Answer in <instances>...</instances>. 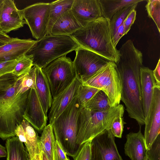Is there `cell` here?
Segmentation results:
<instances>
[{
	"mask_svg": "<svg viewBox=\"0 0 160 160\" xmlns=\"http://www.w3.org/2000/svg\"><path fill=\"white\" fill-rule=\"evenodd\" d=\"M118 50L120 55L116 64L121 86V100L125 105L129 116L141 126L145 124L140 82L142 54L131 39Z\"/></svg>",
	"mask_w": 160,
	"mask_h": 160,
	"instance_id": "1",
	"label": "cell"
},
{
	"mask_svg": "<svg viewBox=\"0 0 160 160\" xmlns=\"http://www.w3.org/2000/svg\"><path fill=\"white\" fill-rule=\"evenodd\" d=\"M109 22L102 17L88 22L71 36L80 46L116 63L120 54L113 45Z\"/></svg>",
	"mask_w": 160,
	"mask_h": 160,
	"instance_id": "2",
	"label": "cell"
},
{
	"mask_svg": "<svg viewBox=\"0 0 160 160\" xmlns=\"http://www.w3.org/2000/svg\"><path fill=\"white\" fill-rule=\"evenodd\" d=\"M17 86L16 80L8 89L0 92V138L3 140L15 136L16 127L23 119L29 90L16 93Z\"/></svg>",
	"mask_w": 160,
	"mask_h": 160,
	"instance_id": "3",
	"label": "cell"
},
{
	"mask_svg": "<svg viewBox=\"0 0 160 160\" xmlns=\"http://www.w3.org/2000/svg\"><path fill=\"white\" fill-rule=\"evenodd\" d=\"M124 110L123 105L120 104L101 112L93 111L82 107L78 118L77 143L82 145L105 131L109 130L113 120L123 115Z\"/></svg>",
	"mask_w": 160,
	"mask_h": 160,
	"instance_id": "4",
	"label": "cell"
},
{
	"mask_svg": "<svg viewBox=\"0 0 160 160\" xmlns=\"http://www.w3.org/2000/svg\"><path fill=\"white\" fill-rule=\"evenodd\" d=\"M79 45L70 35H47L37 40L27 53L31 57L34 66L42 69L60 57L75 51Z\"/></svg>",
	"mask_w": 160,
	"mask_h": 160,
	"instance_id": "5",
	"label": "cell"
},
{
	"mask_svg": "<svg viewBox=\"0 0 160 160\" xmlns=\"http://www.w3.org/2000/svg\"><path fill=\"white\" fill-rule=\"evenodd\" d=\"M82 107L76 97L52 124L56 139L67 155L73 159L82 145L76 142L78 118Z\"/></svg>",
	"mask_w": 160,
	"mask_h": 160,
	"instance_id": "6",
	"label": "cell"
},
{
	"mask_svg": "<svg viewBox=\"0 0 160 160\" xmlns=\"http://www.w3.org/2000/svg\"><path fill=\"white\" fill-rule=\"evenodd\" d=\"M82 84L103 91L108 98L110 107L120 104L121 86L114 62L110 61Z\"/></svg>",
	"mask_w": 160,
	"mask_h": 160,
	"instance_id": "7",
	"label": "cell"
},
{
	"mask_svg": "<svg viewBox=\"0 0 160 160\" xmlns=\"http://www.w3.org/2000/svg\"><path fill=\"white\" fill-rule=\"evenodd\" d=\"M42 69L48 81L52 99L66 88L76 78L73 61L66 55L54 60Z\"/></svg>",
	"mask_w": 160,
	"mask_h": 160,
	"instance_id": "8",
	"label": "cell"
},
{
	"mask_svg": "<svg viewBox=\"0 0 160 160\" xmlns=\"http://www.w3.org/2000/svg\"><path fill=\"white\" fill-rule=\"evenodd\" d=\"M50 3L38 2L21 10L25 23L36 40L48 35Z\"/></svg>",
	"mask_w": 160,
	"mask_h": 160,
	"instance_id": "9",
	"label": "cell"
},
{
	"mask_svg": "<svg viewBox=\"0 0 160 160\" xmlns=\"http://www.w3.org/2000/svg\"><path fill=\"white\" fill-rule=\"evenodd\" d=\"M75 51L73 66L76 78L81 84L110 61L80 46Z\"/></svg>",
	"mask_w": 160,
	"mask_h": 160,
	"instance_id": "10",
	"label": "cell"
},
{
	"mask_svg": "<svg viewBox=\"0 0 160 160\" xmlns=\"http://www.w3.org/2000/svg\"><path fill=\"white\" fill-rule=\"evenodd\" d=\"M90 160H123L110 130L105 131L91 140Z\"/></svg>",
	"mask_w": 160,
	"mask_h": 160,
	"instance_id": "11",
	"label": "cell"
},
{
	"mask_svg": "<svg viewBox=\"0 0 160 160\" xmlns=\"http://www.w3.org/2000/svg\"><path fill=\"white\" fill-rule=\"evenodd\" d=\"M160 85L154 88L148 120L145 124L143 135L146 150L160 134Z\"/></svg>",
	"mask_w": 160,
	"mask_h": 160,
	"instance_id": "12",
	"label": "cell"
},
{
	"mask_svg": "<svg viewBox=\"0 0 160 160\" xmlns=\"http://www.w3.org/2000/svg\"><path fill=\"white\" fill-rule=\"evenodd\" d=\"M35 88L29 90L26 107L23 117L36 131L40 133L47 125L48 117L44 112Z\"/></svg>",
	"mask_w": 160,
	"mask_h": 160,
	"instance_id": "13",
	"label": "cell"
},
{
	"mask_svg": "<svg viewBox=\"0 0 160 160\" xmlns=\"http://www.w3.org/2000/svg\"><path fill=\"white\" fill-rule=\"evenodd\" d=\"M25 23L21 10L14 1L3 0L0 17V30L7 34L23 27Z\"/></svg>",
	"mask_w": 160,
	"mask_h": 160,
	"instance_id": "14",
	"label": "cell"
},
{
	"mask_svg": "<svg viewBox=\"0 0 160 160\" xmlns=\"http://www.w3.org/2000/svg\"><path fill=\"white\" fill-rule=\"evenodd\" d=\"M81 84L76 78L66 88L52 99L48 114L50 124L52 125L73 99L77 97Z\"/></svg>",
	"mask_w": 160,
	"mask_h": 160,
	"instance_id": "15",
	"label": "cell"
},
{
	"mask_svg": "<svg viewBox=\"0 0 160 160\" xmlns=\"http://www.w3.org/2000/svg\"><path fill=\"white\" fill-rule=\"evenodd\" d=\"M71 10L82 27L102 17L99 0H74Z\"/></svg>",
	"mask_w": 160,
	"mask_h": 160,
	"instance_id": "16",
	"label": "cell"
},
{
	"mask_svg": "<svg viewBox=\"0 0 160 160\" xmlns=\"http://www.w3.org/2000/svg\"><path fill=\"white\" fill-rule=\"evenodd\" d=\"M36 41L12 38L10 41L0 46V62L18 59L26 54Z\"/></svg>",
	"mask_w": 160,
	"mask_h": 160,
	"instance_id": "17",
	"label": "cell"
},
{
	"mask_svg": "<svg viewBox=\"0 0 160 160\" xmlns=\"http://www.w3.org/2000/svg\"><path fill=\"white\" fill-rule=\"evenodd\" d=\"M140 82L143 109L145 123L148 118L154 88L156 85L153 71L142 66L140 68Z\"/></svg>",
	"mask_w": 160,
	"mask_h": 160,
	"instance_id": "18",
	"label": "cell"
},
{
	"mask_svg": "<svg viewBox=\"0 0 160 160\" xmlns=\"http://www.w3.org/2000/svg\"><path fill=\"white\" fill-rule=\"evenodd\" d=\"M124 152L131 160H147L146 149L143 135L140 126L137 132H131L126 136Z\"/></svg>",
	"mask_w": 160,
	"mask_h": 160,
	"instance_id": "19",
	"label": "cell"
},
{
	"mask_svg": "<svg viewBox=\"0 0 160 160\" xmlns=\"http://www.w3.org/2000/svg\"><path fill=\"white\" fill-rule=\"evenodd\" d=\"M21 123L25 133L22 142L25 144L30 160H43V152L37 132L26 120L23 119Z\"/></svg>",
	"mask_w": 160,
	"mask_h": 160,
	"instance_id": "20",
	"label": "cell"
},
{
	"mask_svg": "<svg viewBox=\"0 0 160 160\" xmlns=\"http://www.w3.org/2000/svg\"><path fill=\"white\" fill-rule=\"evenodd\" d=\"M36 67L35 89L45 114L51 107L52 97L48 79L42 69Z\"/></svg>",
	"mask_w": 160,
	"mask_h": 160,
	"instance_id": "21",
	"label": "cell"
},
{
	"mask_svg": "<svg viewBox=\"0 0 160 160\" xmlns=\"http://www.w3.org/2000/svg\"><path fill=\"white\" fill-rule=\"evenodd\" d=\"M82 27L71 9L62 14L57 20L49 35H71Z\"/></svg>",
	"mask_w": 160,
	"mask_h": 160,
	"instance_id": "22",
	"label": "cell"
},
{
	"mask_svg": "<svg viewBox=\"0 0 160 160\" xmlns=\"http://www.w3.org/2000/svg\"><path fill=\"white\" fill-rule=\"evenodd\" d=\"M5 148L7 160H30L26 148L18 137L15 136L7 139Z\"/></svg>",
	"mask_w": 160,
	"mask_h": 160,
	"instance_id": "23",
	"label": "cell"
},
{
	"mask_svg": "<svg viewBox=\"0 0 160 160\" xmlns=\"http://www.w3.org/2000/svg\"><path fill=\"white\" fill-rule=\"evenodd\" d=\"M102 16L109 20L120 9L127 6L142 2V0H99Z\"/></svg>",
	"mask_w": 160,
	"mask_h": 160,
	"instance_id": "24",
	"label": "cell"
},
{
	"mask_svg": "<svg viewBox=\"0 0 160 160\" xmlns=\"http://www.w3.org/2000/svg\"><path fill=\"white\" fill-rule=\"evenodd\" d=\"M74 0H58L50 2L48 26V35L57 20L63 13L71 9Z\"/></svg>",
	"mask_w": 160,
	"mask_h": 160,
	"instance_id": "25",
	"label": "cell"
},
{
	"mask_svg": "<svg viewBox=\"0 0 160 160\" xmlns=\"http://www.w3.org/2000/svg\"><path fill=\"white\" fill-rule=\"evenodd\" d=\"M55 139L52 125L49 123L44 128L40 137L43 154L48 160H54L53 149Z\"/></svg>",
	"mask_w": 160,
	"mask_h": 160,
	"instance_id": "26",
	"label": "cell"
},
{
	"mask_svg": "<svg viewBox=\"0 0 160 160\" xmlns=\"http://www.w3.org/2000/svg\"><path fill=\"white\" fill-rule=\"evenodd\" d=\"M36 67L34 66L27 73L18 77L16 93L22 94L36 87Z\"/></svg>",
	"mask_w": 160,
	"mask_h": 160,
	"instance_id": "27",
	"label": "cell"
},
{
	"mask_svg": "<svg viewBox=\"0 0 160 160\" xmlns=\"http://www.w3.org/2000/svg\"><path fill=\"white\" fill-rule=\"evenodd\" d=\"M84 107L95 112L104 111L110 107L107 95L101 90L98 92Z\"/></svg>",
	"mask_w": 160,
	"mask_h": 160,
	"instance_id": "28",
	"label": "cell"
},
{
	"mask_svg": "<svg viewBox=\"0 0 160 160\" xmlns=\"http://www.w3.org/2000/svg\"><path fill=\"white\" fill-rule=\"evenodd\" d=\"M138 4H135L124 7L116 12L110 21V27L112 39L114 36L118 27L123 23L128 15L134 9H135Z\"/></svg>",
	"mask_w": 160,
	"mask_h": 160,
	"instance_id": "29",
	"label": "cell"
},
{
	"mask_svg": "<svg viewBox=\"0 0 160 160\" xmlns=\"http://www.w3.org/2000/svg\"><path fill=\"white\" fill-rule=\"evenodd\" d=\"M33 66L31 57L24 55L18 59L17 64L12 73L18 77L27 73Z\"/></svg>",
	"mask_w": 160,
	"mask_h": 160,
	"instance_id": "30",
	"label": "cell"
},
{
	"mask_svg": "<svg viewBox=\"0 0 160 160\" xmlns=\"http://www.w3.org/2000/svg\"><path fill=\"white\" fill-rule=\"evenodd\" d=\"M146 8L148 16L155 23L159 32H160V1L148 0Z\"/></svg>",
	"mask_w": 160,
	"mask_h": 160,
	"instance_id": "31",
	"label": "cell"
},
{
	"mask_svg": "<svg viewBox=\"0 0 160 160\" xmlns=\"http://www.w3.org/2000/svg\"><path fill=\"white\" fill-rule=\"evenodd\" d=\"M100 90L81 84L77 96L80 104L83 107Z\"/></svg>",
	"mask_w": 160,
	"mask_h": 160,
	"instance_id": "32",
	"label": "cell"
},
{
	"mask_svg": "<svg viewBox=\"0 0 160 160\" xmlns=\"http://www.w3.org/2000/svg\"><path fill=\"white\" fill-rule=\"evenodd\" d=\"M123 115L117 117L113 121L110 130L114 137L121 138L123 132L124 125L126 123L124 122Z\"/></svg>",
	"mask_w": 160,
	"mask_h": 160,
	"instance_id": "33",
	"label": "cell"
},
{
	"mask_svg": "<svg viewBox=\"0 0 160 160\" xmlns=\"http://www.w3.org/2000/svg\"><path fill=\"white\" fill-rule=\"evenodd\" d=\"M148 160H160V134L152 144L149 149L146 151Z\"/></svg>",
	"mask_w": 160,
	"mask_h": 160,
	"instance_id": "34",
	"label": "cell"
},
{
	"mask_svg": "<svg viewBox=\"0 0 160 160\" xmlns=\"http://www.w3.org/2000/svg\"><path fill=\"white\" fill-rule=\"evenodd\" d=\"M18 78L11 73L0 76V92L11 87L15 82Z\"/></svg>",
	"mask_w": 160,
	"mask_h": 160,
	"instance_id": "35",
	"label": "cell"
},
{
	"mask_svg": "<svg viewBox=\"0 0 160 160\" xmlns=\"http://www.w3.org/2000/svg\"><path fill=\"white\" fill-rule=\"evenodd\" d=\"M91 141L83 144L74 160H90Z\"/></svg>",
	"mask_w": 160,
	"mask_h": 160,
	"instance_id": "36",
	"label": "cell"
},
{
	"mask_svg": "<svg viewBox=\"0 0 160 160\" xmlns=\"http://www.w3.org/2000/svg\"><path fill=\"white\" fill-rule=\"evenodd\" d=\"M18 59L0 62V76L12 73L17 64Z\"/></svg>",
	"mask_w": 160,
	"mask_h": 160,
	"instance_id": "37",
	"label": "cell"
},
{
	"mask_svg": "<svg viewBox=\"0 0 160 160\" xmlns=\"http://www.w3.org/2000/svg\"><path fill=\"white\" fill-rule=\"evenodd\" d=\"M53 154L54 160H70L67 157L66 153L56 139L54 144Z\"/></svg>",
	"mask_w": 160,
	"mask_h": 160,
	"instance_id": "38",
	"label": "cell"
},
{
	"mask_svg": "<svg viewBox=\"0 0 160 160\" xmlns=\"http://www.w3.org/2000/svg\"><path fill=\"white\" fill-rule=\"evenodd\" d=\"M136 11L133 10L128 15L123 21L124 28V35H126L129 31L136 18Z\"/></svg>",
	"mask_w": 160,
	"mask_h": 160,
	"instance_id": "39",
	"label": "cell"
},
{
	"mask_svg": "<svg viewBox=\"0 0 160 160\" xmlns=\"http://www.w3.org/2000/svg\"><path fill=\"white\" fill-rule=\"evenodd\" d=\"M124 25L123 23L118 28L114 36L112 39V43L114 47H116L118 42L124 36Z\"/></svg>",
	"mask_w": 160,
	"mask_h": 160,
	"instance_id": "40",
	"label": "cell"
},
{
	"mask_svg": "<svg viewBox=\"0 0 160 160\" xmlns=\"http://www.w3.org/2000/svg\"><path fill=\"white\" fill-rule=\"evenodd\" d=\"M154 77L155 79L156 84L160 85V59H159L157 66L153 71Z\"/></svg>",
	"mask_w": 160,
	"mask_h": 160,
	"instance_id": "41",
	"label": "cell"
},
{
	"mask_svg": "<svg viewBox=\"0 0 160 160\" xmlns=\"http://www.w3.org/2000/svg\"><path fill=\"white\" fill-rule=\"evenodd\" d=\"M12 39L8 36L7 34H6L0 30V40L6 42L10 41Z\"/></svg>",
	"mask_w": 160,
	"mask_h": 160,
	"instance_id": "42",
	"label": "cell"
},
{
	"mask_svg": "<svg viewBox=\"0 0 160 160\" xmlns=\"http://www.w3.org/2000/svg\"><path fill=\"white\" fill-rule=\"evenodd\" d=\"M7 151L5 147L0 144V158L7 157Z\"/></svg>",
	"mask_w": 160,
	"mask_h": 160,
	"instance_id": "43",
	"label": "cell"
},
{
	"mask_svg": "<svg viewBox=\"0 0 160 160\" xmlns=\"http://www.w3.org/2000/svg\"><path fill=\"white\" fill-rule=\"evenodd\" d=\"M3 1V0H0V17L2 8Z\"/></svg>",
	"mask_w": 160,
	"mask_h": 160,
	"instance_id": "44",
	"label": "cell"
},
{
	"mask_svg": "<svg viewBox=\"0 0 160 160\" xmlns=\"http://www.w3.org/2000/svg\"><path fill=\"white\" fill-rule=\"evenodd\" d=\"M7 42L0 40V46L4 44Z\"/></svg>",
	"mask_w": 160,
	"mask_h": 160,
	"instance_id": "45",
	"label": "cell"
},
{
	"mask_svg": "<svg viewBox=\"0 0 160 160\" xmlns=\"http://www.w3.org/2000/svg\"><path fill=\"white\" fill-rule=\"evenodd\" d=\"M43 160H48L46 158V156L43 154Z\"/></svg>",
	"mask_w": 160,
	"mask_h": 160,
	"instance_id": "46",
	"label": "cell"
},
{
	"mask_svg": "<svg viewBox=\"0 0 160 160\" xmlns=\"http://www.w3.org/2000/svg\"></svg>",
	"mask_w": 160,
	"mask_h": 160,
	"instance_id": "47",
	"label": "cell"
}]
</instances>
